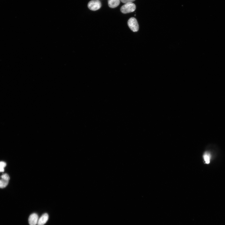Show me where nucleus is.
I'll return each mask as SVG.
<instances>
[{"mask_svg":"<svg viewBox=\"0 0 225 225\" xmlns=\"http://www.w3.org/2000/svg\"><path fill=\"white\" fill-rule=\"evenodd\" d=\"M136 8V5L134 3L129 2L123 5L121 7L120 10L123 13L126 14L134 12Z\"/></svg>","mask_w":225,"mask_h":225,"instance_id":"f257e3e1","label":"nucleus"},{"mask_svg":"<svg viewBox=\"0 0 225 225\" xmlns=\"http://www.w3.org/2000/svg\"><path fill=\"white\" fill-rule=\"evenodd\" d=\"M128 24L130 29L133 32H137L138 31L139 25L135 18L132 17L130 18L128 22Z\"/></svg>","mask_w":225,"mask_h":225,"instance_id":"f03ea898","label":"nucleus"},{"mask_svg":"<svg viewBox=\"0 0 225 225\" xmlns=\"http://www.w3.org/2000/svg\"><path fill=\"white\" fill-rule=\"evenodd\" d=\"M101 5V3L99 0H92L89 2L88 6L90 10L96 11L100 8Z\"/></svg>","mask_w":225,"mask_h":225,"instance_id":"7ed1b4c3","label":"nucleus"},{"mask_svg":"<svg viewBox=\"0 0 225 225\" xmlns=\"http://www.w3.org/2000/svg\"><path fill=\"white\" fill-rule=\"evenodd\" d=\"M10 177L8 174L4 173L0 177V188H4L8 185Z\"/></svg>","mask_w":225,"mask_h":225,"instance_id":"20e7f679","label":"nucleus"},{"mask_svg":"<svg viewBox=\"0 0 225 225\" xmlns=\"http://www.w3.org/2000/svg\"><path fill=\"white\" fill-rule=\"evenodd\" d=\"M38 220L39 217L37 214L33 213L29 217V224L30 225H36L37 224Z\"/></svg>","mask_w":225,"mask_h":225,"instance_id":"39448f33","label":"nucleus"},{"mask_svg":"<svg viewBox=\"0 0 225 225\" xmlns=\"http://www.w3.org/2000/svg\"><path fill=\"white\" fill-rule=\"evenodd\" d=\"M49 217V215L47 213L43 215L38 220L37 225H44L48 221Z\"/></svg>","mask_w":225,"mask_h":225,"instance_id":"423d86ee","label":"nucleus"},{"mask_svg":"<svg viewBox=\"0 0 225 225\" xmlns=\"http://www.w3.org/2000/svg\"><path fill=\"white\" fill-rule=\"evenodd\" d=\"M120 3V0H108L109 7L114 8L118 6Z\"/></svg>","mask_w":225,"mask_h":225,"instance_id":"0eeeda50","label":"nucleus"},{"mask_svg":"<svg viewBox=\"0 0 225 225\" xmlns=\"http://www.w3.org/2000/svg\"><path fill=\"white\" fill-rule=\"evenodd\" d=\"M204 160L206 164H209L210 163V156L209 153L208 152H206L203 156Z\"/></svg>","mask_w":225,"mask_h":225,"instance_id":"6e6552de","label":"nucleus"},{"mask_svg":"<svg viewBox=\"0 0 225 225\" xmlns=\"http://www.w3.org/2000/svg\"><path fill=\"white\" fill-rule=\"evenodd\" d=\"M6 165L5 162L3 161L0 162V172H4V168Z\"/></svg>","mask_w":225,"mask_h":225,"instance_id":"1a4fd4ad","label":"nucleus"},{"mask_svg":"<svg viewBox=\"0 0 225 225\" xmlns=\"http://www.w3.org/2000/svg\"><path fill=\"white\" fill-rule=\"evenodd\" d=\"M121 1L124 3H126L129 2H132L135 0H120Z\"/></svg>","mask_w":225,"mask_h":225,"instance_id":"9d476101","label":"nucleus"}]
</instances>
